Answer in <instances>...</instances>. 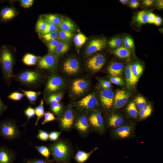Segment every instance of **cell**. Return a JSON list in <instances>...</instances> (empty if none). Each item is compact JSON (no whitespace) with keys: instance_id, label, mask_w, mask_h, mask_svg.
Returning a JSON list of instances; mask_svg holds the SVG:
<instances>
[{"instance_id":"cell-1","label":"cell","mask_w":163,"mask_h":163,"mask_svg":"<svg viewBox=\"0 0 163 163\" xmlns=\"http://www.w3.org/2000/svg\"><path fill=\"white\" fill-rule=\"evenodd\" d=\"M14 57L11 51L6 46H3L0 49V65L3 80L8 85L14 76Z\"/></svg>"},{"instance_id":"cell-2","label":"cell","mask_w":163,"mask_h":163,"mask_svg":"<svg viewBox=\"0 0 163 163\" xmlns=\"http://www.w3.org/2000/svg\"><path fill=\"white\" fill-rule=\"evenodd\" d=\"M21 136L15 120L6 119L0 121V136L4 139L11 141L18 139Z\"/></svg>"},{"instance_id":"cell-3","label":"cell","mask_w":163,"mask_h":163,"mask_svg":"<svg viewBox=\"0 0 163 163\" xmlns=\"http://www.w3.org/2000/svg\"><path fill=\"white\" fill-rule=\"evenodd\" d=\"M42 75L39 72L34 70H27L21 72L16 76L17 80L21 83L27 86H35L41 81Z\"/></svg>"},{"instance_id":"cell-4","label":"cell","mask_w":163,"mask_h":163,"mask_svg":"<svg viewBox=\"0 0 163 163\" xmlns=\"http://www.w3.org/2000/svg\"><path fill=\"white\" fill-rule=\"evenodd\" d=\"M50 151L56 161L65 162L67 161L69 158V147L63 142L58 141L53 144L50 147Z\"/></svg>"},{"instance_id":"cell-5","label":"cell","mask_w":163,"mask_h":163,"mask_svg":"<svg viewBox=\"0 0 163 163\" xmlns=\"http://www.w3.org/2000/svg\"><path fill=\"white\" fill-rule=\"evenodd\" d=\"M107 44V40L105 38L93 39L88 43L85 50V53L87 55H90L104 49Z\"/></svg>"},{"instance_id":"cell-6","label":"cell","mask_w":163,"mask_h":163,"mask_svg":"<svg viewBox=\"0 0 163 163\" xmlns=\"http://www.w3.org/2000/svg\"><path fill=\"white\" fill-rule=\"evenodd\" d=\"M38 67L42 69H50L55 68L56 65V57L53 54L49 53L39 57L37 62Z\"/></svg>"},{"instance_id":"cell-7","label":"cell","mask_w":163,"mask_h":163,"mask_svg":"<svg viewBox=\"0 0 163 163\" xmlns=\"http://www.w3.org/2000/svg\"><path fill=\"white\" fill-rule=\"evenodd\" d=\"M104 56L101 54H98L89 58L87 61L86 65L89 70L94 72L100 70L105 63Z\"/></svg>"},{"instance_id":"cell-8","label":"cell","mask_w":163,"mask_h":163,"mask_svg":"<svg viewBox=\"0 0 163 163\" xmlns=\"http://www.w3.org/2000/svg\"><path fill=\"white\" fill-rule=\"evenodd\" d=\"M63 79L56 74H53L49 77L46 86L45 90L47 92L56 91L60 89L64 84Z\"/></svg>"},{"instance_id":"cell-9","label":"cell","mask_w":163,"mask_h":163,"mask_svg":"<svg viewBox=\"0 0 163 163\" xmlns=\"http://www.w3.org/2000/svg\"><path fill=\"white\" fill-rule=\"evenodd\" d=\"M63 69L67 73L70 75L78 73L80 69V64L78 59L74 57L67 58L63 65Z\"/></svg>"},{"instance_id":"cell-10","label":"cell","mask_w":163,"mask_h":163,"mask_svg":"<svg viewBox=\"0 0 163 163\" xmlns=\"http://www.w3.org/2000/svg\"><path fill=\"white\" fill-rule=\"evenodd\" d=\"M129 96V93L125 90H118L114 98L115 107L119 109L124 106L127 102Z\"/></svg>"},{"instance_id":"cell-11","label":"cell","mask_w":163,"mask_h":163,"mask_svg":"<svg viewBox=\"0 0 163 163\" xmlns=\"http://www.w3.org/2000/svg\"><path fill=\"white\" fill-rule=\"evenodd\" d=\"M114 98V93L110 89H104L100 93L101 102L102 105L107 108H109L112 106Z\"/></svg>"},{"instance_id":"cell-12","label":"cell","mask_w":163,"mask_h":163,"mask_svg":"<svg viewBox=\"0 0 163 163\" xmlns=\"http://www.w3.org/2000/svg\"><path fill=\"white\" fill-rule=\"evenodd\" d=\"M97 104V98L93 93L88 95L77 103V104L79 106L88 109L93 108Z\"/></svg>"},{"instance_id":"cell-13","label":"cell","mask_w":163,"mask_h":163,"mask_svg":"<svg viewBox=\"0 0 163 163\" xmlns=\"http://www.w3.org/2000/svg\"><path fill=\"white\" fill-rule=\"evenodd\" d=\"M89 84L87 81L83 79H78L72 83L71 90L76 95H80L84 93L87 89Z\"/></svg>"},{"instance_id":"cell-14","label":"cell","mask_w":163,"mask_h":163,"mask_svg":"<svg viewBox=\"0 0 163 163\" xmlns=\"http://www.w3.org/2000/svg\"><path fill=\"white\" fill-rule=\"evenodd\" d=\"M14 152L5 145L0 146V163H11Z\"/></svg>"},{"instance_id":"cell-15","label":"cell","mask_w":163,"mask_h":163,"mask_svg":"<svg viewBox=\"0 0 163 163\" xmlns=\"http://www.w3.org/2000/svg\"><path fill=\"white\" fill-rule=\"evenodd\" d=\"M74 120V116L72 111L70 110H67L60 119L61 124L63 128L68 129L72 125Z\"/></svg>"},{"instance_id":"cell-16","label":"cell","mask_w":163,"mask_h":163,"mask_svg":"<svg viewBox=\"0 0 163 163\" xmlns=\"http://www.w3.org/2000/svg\"><path fill=\"white\" fill-rule=\"evenodd\" d=\"M89 121L91 125L97 129L102 130L103 128V120L99 113H92L89 117Z\"/></svg>"},{"instance_id":"cell-17","label":"cell","mask_w":163,"mask_h":163,"mask_svg":"<svg viewBox=\"0 0 163 163\" xmlns=\"http://www.w3.org/2000/svg\"><path fill=\"white\" fill-rule=\"evenodd\" d=\"M131 65H128L125 69L126 79V85L128 88L134 86L138 81V78L133 74Z\"/></svg>"},{"instance_id":"cell-18","label":"cell","mask_w":163,"mask_h":163,"mask_svg":"<svg viewBox=\"0 0 163 163\" xmlns=\"http://www.w3.org/2000/svg\"><path fill=\"white\" fill-rule=\"evenodd\" d=\"M123 68V64L120 62H113L108 66V71L113 76H118L122 73Z\"/></svg>"},{"instance_id":"cell-19","label":"cell","mask_w":163,"mask_h":163,"mask_svg":"<svg viewBox=\"0 0 163 163\" xmlns=\"http://www.w3.org/2000/svg\"><path fill=\"white\" fill-rule=\"evenodd\" d=\"M58 27L60 30L72 32L75 31L76 28L74 23L67 18L62 19Z\"/></svg>"},{"instance_id":"cell-20","label":"cell","mask_w":163,"mask_h":163,"mask_svg":"<svg viewBox=\"0 0 163 163\" xmlns=\"http://www.w3.org/2000/svg\"><path fill=\"white\" fill-rule=\"evenodd\" d=\"M16 14V11L13 8L10 7L3 8L0 12V17L4 21L10 20L14 18Z\"/></svg>"},{"instance_id":"cell-21","label":"cell","mask_w":163,"mask_h":163,"mask_svg":"<svg viewBox=\"0 0 163 163\" xmlns=\"http://www.w3.org/2000/svg\"><path fill=\"white\" fill-rule=\"evenodd\" d=\"M20 89L26 97L30 104L32 105L35 104L37 98L41 93L40 92L24 90L21 89Z\"/></svg>"},{"instance_id":"cell-22","label":"cell","mask_w":163,"mask_h":163,"mask_svg":"<svg viewBox=\"0 0 163 163\" xmlns=\"http://www.w3.org/2000/svg\"><path fill=\"white\" fill-rule=\"evenodd\" d=\"M97 149L95 148L89 152L79 151L76 154L75 159L78 163H84L88 159L92 153Z\"/></svg>"},{"instance_id":"cell-23","label":"cell","mask_w":163,"mask_h":163,"mask_svg":"<svg viewBox=\"0 0 163 163\" xmlns=\"http://www.w3.org/2000/svg\"><path fill=\"white\" fill-rule=\"evenodd\" d=\"M69 48V44L67 42L60 40L53 54L57 57L66 52Z\"/></svg>"},{"instance_id":"cell-24","label":"cell","mask_w":163,"mask_h":163,"mask_svg":"<svg viewBox=\"0 0 163 163\" xmlns=\"http://www.w3.org/2000/svg\"><path fill=\"white\" fill-rule=\"evenodd\" d=\"M42 17L48 22L58 27L62 19L60 16L54 14H45Z\"/></svg>"},{"instance_id":"cell-25","label":"cell","mask_w":163,"mask_h":163,"mask_svg":"<svg viewBox=\"0 0 163 163\" xmlns=\"http://www.w3.org/2000/svg\"><path fill=\"white\" fill-rule=\"evenodd\" d=\"M113 53L120 58H129L131 55L129 50L124 46H120L114 50Z\"/></svg>"},{"instance_id":"cell-26","label":"cell","mask_w":163,"mask_h":163,"mask_svg":"<svg viewBox=\"0 0 163 163\" xmlns=\"http://www.w3.org/2000/svg\"><path fill=\"white\" fill-rule=\"evenodd\" d=\"M39 57L33 54L27 53L25 54L22 59V62L25 65L30 66L35 65L38 62Z\"/></svg>"},{"instance_id":"cell-27","label":"cell","mask_w":163,"mask_h":163,"mask_svg":"<svg viewBox=\"0 0 163 163\" xmlns=\"http://www.w3.org/2000/svg\"><path fill=\"white\" fill-rule=\"evenodd\" d=\"M149 13L146 11H142L138 12L134 18L135 21L140 24L148 23Z\"/></svg>"},{"instance_id":"cell-28","label":"cell","mask_w":163,"mask_h":163,"mask_svg":"<svg viewBox=\"0 0 163 163\" xmlns=\"http://www.w3.org/2000/svg\"><path fill=\"white\" fill-rule=\"evenodd\" d=\"M75 126L79 131L82 132L86 131L88 128V121L86 117L85 116L81 117L76 122Z\"/></svg>"},{"instance_id":"cell-29","label":"cell","mask_w":163,"mask_h":163,"mask_svg":"<svg viewBox=\"0 0 163 163\" xmlns=\"http://www.w3.org/2000/svg\"><path fill=\"white\" fill-rule=\"evenodd\" d=\"M131 133V129L128 126H122L118 128L116 131L117 135L119 137L124 138L130 136Z\"/></svg>"},{"instance_id":"cell-30","label":"cell","mask_w":163,"mask_h":163,"mask_svg":"<svg viewBox=\"0 0 163 163\" xmlns=\"http://www.w3.org/2000/svg\"><path fill=\"white\" fill-rule=\"evenodd\" d=\"M123 122V118L117 114L113 115L109 119V125L113 127L120 126L122 124Z\"/></svg>"},{"instance_id":"cell-31","label":"cell","mask_w":163,"mask_h":163,"mask_svg":"<svg viewBox=\"0 0 163 163\" xmlns=\"http://www.w3.org/2000/svg\"><path fill=\"white\" fill-rule=\"evenodd\" d=\"M43 104L44 100L43 99L41 100L40 104L35 108V115L37 117L36 121L35 123V126L37 125L39 120L43 117L45 113Z\"/></svg>"},{"instance_id":"cell-32","label":"cell","mask_w":163,"mask_h":163,"mask_svg":"<svg viewBox=\"0 0 163 163\" xmlns=\"http://www.w3.org/2000/svg\"><path fill=\"white\" fill-rule=\"evenodd\" d=\"M87 39V37L84 34L79 33L75 36L73 40L76 46L79 48L85 43Z\"/></svg>"},{"instance_id":"cell-33","label":"cell","mask_w":163,"mask_h":163,"mask_svg":"<svg viewBox=\"0 0 163 163\" xmlns=\"http://www.w3.org/2000/svg\"><path fill=\"white\" fill-rule=\"evenodd\" d=\"M58 30L50 33L40 35V37L43 41L46 42L58 39Z\"/></svg>"},{"instance_id":"cell-34","label":"cell","mask_w":163,"mask_h":163,"mask_svg":"<svg viewBox=\"0 0 163 163\" xmlns=\"http://www.w3.org/2000/svg\"><path fill=\"white\" fill-rule=\"evenodd\" d=\"M58 38L60 41L67 42L70 40L73 37L72 32L64 31L60 29L58 30Z\"/></svg>"},{"instance_id":"cell-35","label":"cell","mask_w":163,"mask_h":163,"mask_svg":"<svg viewBox=\"0 0 163 163\" xmlns=\"http://www.w3.org/2000/svg\"><path fill=\"white\" fill-rule=\"evenodd\" d=\"M131 67L133 74L139 78L143 71V69L142 66L139 63H136L131 65Z\"/></svg>"},{"instance_id":"cell-36","label":"cell","mask_w":163,"mask_h":163,"mask_svg":"<svg viewBox=\"0 0 163 163\" xmlns=\"http://www.w3.org/2000/svg\"><path fill=\"white\" fill-rule=\"evenodd\" d=\"M152 110L151 105L148 104L140 110L138 113L139 115L141 118H145L150 115Z\"/></svg>"},{"instance_id":"cell-37","label":"cell","mask_w":163,"mask_h":163,"mask_svg":"<svg viewBox=\"0 0 163 163\" xmlns=\"http://www.w3.org/2000/svg\"><path fill=\"white\" fill-rule=\"evenodd\" d=\"M29 144L33 145L43 156L47 158H49L50 155V152L47 147L43 145L36 146L33 145L30 143Z\"/></svg>"},{"instance_id":"cell-38","label":"cell","mask_w":163,"mask_h":163,"mask_svg":"<svg viewBox=\"0 0 163 163\" xmlns=\"http://www.w3.org/2000/svg\"><path fill=\"white\" fill-rule=\"evenodd\" d=\"M126 109L131 117L135 118L137 117L138 111L134 102L132 101L130 102L128 105Z\"/></svg>"},{"instance_id":"cell-39","label":"cell","mask_w":163,"mask_h":163,"mask_svg":"<svg viewBox=\"0 0 163 163\" xmlns=\"http://www.w3.org/2000/svg\"><path fill=\"white\" fill-rule=\"evenodd\" d=\"M62 96V95L61 93L51 94L47 98V101L51 104L58 103L61 100Z\"/></svg>"},{"instance_id":"cell-40","label":"cell","mask_w":163,"mask_h":163,"mask_svg":"<svg viewBox=\"0 0 163 163\" xmlns=\"http://www.w3.org/2000/svg\"><path fill=\"white\" fill-rule=\"evenodd\" d=\"M46 26V21L42 17H40L38 20L37 22L36 26V30L40 34L44 30Z\"/></svg>"},{"instance_id":"cell-41","label":"cell","mask_w":163,"mask_h":163,"mask_svg":"<svg viewBox=\"0 0 163 163\" xmlns=\"http://www.w3.org/2000/svg\"><path fill=\"white\" fill-rule=\"evenodd\" d=\"M24 113L27 118L26 123L23 126L25 127L29 120L35 115V109L30 106H29L24 110Z\"/></svg>"},{"instance_id":"cell-42","label":"cell","mask_w":163,"mask_h":163,"mask_svg":"<svg viewBox=\"0 0 163 163\" xmlns=\"http://www.w3.org/2000/svg\"><path fill=\"white\" fill-rule=\"evenodd\" d=\"M60 40L56 39L46 42L49 53L53 54Z\"/></svg>"},{"instance_id":"cell-43","label":"cell","mask_w":163,"mask_h":163,"mask_svg":"<svg viewBox=\"0 0 163 163\" xmlns=\"http://www.w3.org/2000/svg\"><path fill=\"white\" fill-rule=\"evenodd\" d=\"M23 94L18 91H14L8 95V98L9 100L18 101H20L24 96Z\"/></svg>"},{"instance_id":"cell-44","label":"cell","mask_w":163,"mask_h":163,"mask_svg":"<svg viewBox=\"0 0 163 163\" xmlns=\"http://www.w3.org/2000/svg\"><path fill=\"white\" fill-rule=\"evenodd\" d=\"M44 20L46 22V27L44 30L40 34V35L50 33L58 30L57 26Z\"/></svg>"},{"instance_id":"cell-45","label":"cell","mask_w":163,"mask_h":163,"mask_svg":"<svg viewBox=\"0 0 163 163\" xmlns=\"http://www.w3.org/2000/svg\"><path fill=\"white\" fill-rule=\"evenodd\" d=\"M134 101L136 107L140 110L145 106L146 103L145 98L141 96L137 97L135 99Z\"/></svg>"},{"instance_id":"cell-46","label":"cell","mask_w":163,"mask_h":163,"mask_svg":"<svg viewBox=\"0 0 163 163\" xmlns=\"http://www.w3.org/2000/svg\"><path fill=\"white\" fill-rule=\"evenodd\" d=\"M122 43V39L118 37L113 38L108 42L109 46L111 48H113L119 47Z\"/></svg>"},{"instance_id":"cell-47","label":"cell","mask_w":163,"mask_h":163,"mask_svg":"<svg viewBox=\"0 0 163 163\" xmlns=\"http://www.w3.org/2000/svg\"><path fill=\"white\" fill-rule=\"evenodd\" d=\"M44 119L42 122V124L43 125L46 123L56 120V118L53 114L49 112L45 113L44 115Z\"/></svg>"},{"instance_id":"cell-48","label":"cell","mask_w":163,"mask_h":163,"mask_svg":"<svg viewBox=\"0 0 163 163\" xmlns=\"http://www.w3.org/2000/svg\"><path fill=\"white\" fill-rule=\"evenodd\" d=\"M50 108L53 113L59 115L62 110V107L61 104L58 102L51 104Z\"/></svg>"},{"instance_id":"cell-49","label":"cell","mask_w":163,"mask_h":163,"mask_svg":"<svg viewBox=\"0 0 163 163\" xmlns=\"http://www.w3.org/2000/svg\"><path fill=\"white\" fill-rule=\"evenodd\" d=\"M124 47L129 50L133 49L134 47V43L133 40L129 37H125L123 40Z\"/></svg>"},{"instance_id":"cell-50","label":"cell","mask_w":163,"mask_h":163,"mask_svg":"<svg viewBox=\"0 0 163 163\" xmlns=\"http://www.w3.org/2000/svg\"><path fill=\"white\" fill-rule=\"evenodd\" d=\"M49 134L46 132L41 129L38 130L36 138L43 141H46L49 138Z\"/></svg>"},{"instance_id":"cell-51","label":"cell","mask_w":163,"mask_h":163,"mask_svg":"<svg viewBox=\"0 0 163 163\" xmlns=\"http://www.w3.org/2000/svg\"><path fill=\"white\" fill-rule=\"evenodd\" d=\"M110 80L112 83L117 85L122 86L124 84L123 80L118 76H111L110 78Z\"/></svg>"},{"instance_id":"cell-52","label":"cell","mask_w":163,"mask_h":163,"mask_svg":"<svg viewBox=\"0 0 163 163\" xmlns=\"http://www.w3.org/2000/svg\"><path fill=\"white\" fill-rule=\"evenodd\" d=\"M61 134V132L53 131L50 132L49 134V138L51 141L56 140L59 138Z\"/></svg>"},{"instance_id":"cell-53","label":"cell","mask_w":163,"mask_h":163,"mask_svg":"<svg viewBox=\"0 0 163 163\" xmlns=\"http://www.w3.org/2000/svg\"><path fill=\"white\" fill-rule=\"evenodd\" d=\"M33 0H21L20 1L21 5L25 8H28L31 6L34 2Z\"/></svg>"},{"instance_id":"cell-54","label":"cell","mask_w":163,"mask_h":163,"mask_svg":"<svg viewBox=\"0 0 163 163\" xmlns=\"http://www.w3.org/2000/svg\"><path fill=\"white\" fill-rule=\"evenodd\" d=\"M99 82L101 87L104 89H109L111 87V83L107 80L100 79Z\"/></svg>"},{"instance_id":"cell-55","label":"cell","mask_w":163,"mask_h":163,"mask_svg":"<svg viewBox=\"0 0 163 163\" xmlns=\"http://www.w3.org/2000/svg\"><path fill=\"white\" fill-rule=\"evenodd\" d=\"M27 163H49L45 160L41 159H28L26 161Z\"/></svg>"},{"instance_id":"cell-56","label":"cell","mask_w":163,"mask_h":163,"mask_svg":"<svg viewBox=\"0 0 163 163\" xmlns=\"http://www.w3.org/2000/svg\"><path fill=\"white\" fill-rule=\"evenodd\" d=\"M8 108V107L4 104L0 97V117Z\"/></svg>"},{"instance_id":"cell-57","label":"cell","mask_w":163,"mask_h":163,"mask_svg":"<svg viewBox=\"0 0 163 163\" xmlns=\"http://www.w3.org/2000/svg\"><path fill=\"white\" fill-rule=\"evenodd\" d=\"M156 16L152 13H149V14L148 23L150 24H154Z\"/></svg>"},{"instance_id":"cell-58","label":"cell","mask_w":163,"mask_h":163,"mask_svg":"<svg viewBox=\"0 0 163 163\" xmlns=\"http://www.w3.org/2000/svg\"><path fill=\"white\" fill-rule=\"evenodd\" d=\"M139 5L138 1L136 0H131L130 1L129 5L132 8H137Z\"/></svg>"},{"instance_id":"cell-59","label":"cell","mask_w":163,"mask_h":163,"mask_svg":"<svg viewBox=\"0 0 163 163\" xmlns=\"http://www.w3.org/2000/svg\"><path fill=\"white\" fill-rule=\"evenodd\" d=\"M162 19L159 16H156L154 24L157 26L160 25L162 23Z\"/></svg>"},{"instance_id":"cell-60","label":"cell","mask_w":163,"mask_h":163,"mask_svg":"<svg viewBox=\"0 0 163 163\" xmlns=\"http://www.w3.org/2000/svg\"><path fill=\"white\" fill-rule=\"evenodd\" d=\"M154 1L153 0H145L143 1V3L146 6H149L152 4Z\"/></svg>"},{"instance_id":"cell-61","label":"cell","mask_w":163,"mask_h":163,"mask_svg":"<svg viewBox=\"0 0 163 163\" xmlns=\"http://www.w3.org/2000/svg\"><path fill=\"white\" fill-rule=\"evenodd\" d=\"M157 5L159 8H163V1L158 0L157 1Z\"/></svg>"},{"instance_id":"cell-62","label":"cell","mask_w":163,"mask_h":163,"mask_svg":"<svg viewBox=\"0 0 163 163\" xmlns=\"http://www.w3.org/2000/svg\"><path fill=\"white\" fill-rule=\"evenodd\" d=\"M120 2L122 4H126L128 2L127 0H120Z\"/></svg>"}]
</instances>
